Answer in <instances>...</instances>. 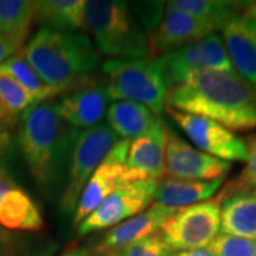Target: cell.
Instances as JSON below:
<instances>
[{
    "mask_svg": "<svg viewBox=\"0 0 256 256\" xmlns=\"http://www.w3.org/2000/svg\"><path fill=\"white\" fill-rule=\"evenodd\" d=\"M22 43H18L16 40H12L9 37L0 36V64L4 63L8 58L18 54L22 50Z\"/></svg>",
    "mask_w": 256,
    "mask_h": 256,
    "instance_id": "obj_31",
    "label": "cell"
},
{
    "mask_svg": "<svg viewBox=\"0 0 256 256\" xmlns=\"http://www.w3.org/2000/svg\"><path fill=\"white\" fill-rule=\"evenodd\" d=\"M165 111L202 152L226 162H244L248 160L245 141L218 122L205 117L174 110L171 107H166Z\"/></svg>",
    "mask_w": 256,
    "mask_h": 256,
    "instance_id": "obj_10",
    "label": "cell"
},
{
    "mask_svg": "<svg viewBox=\"0 0 256 256\" xmlns=\"http://www.w3.org/2000/svg\"><path fill=\"white\" fill-rule=\"evenodd\" d=\"M216 30L220 28L208 22L190 16L166 4L160 26L148 36L150 58H158L170 52L201 42Z\"/></svg>",
    "mask_w": 256,
    "mask_h": 256,
    "instance_id": "obj_15",
    "label": "cell"
},
{
    "mask_svg": "<svg viewBox=\"0 0 256 256\" xmlns=\"http://www.w3.org/2000/svg\"><path fill=\"white\" fill-rule=\"evenodd\" d=\"M106 116L108 127L121 140H132L141 136L156 118L146 106L134 101H114Z\"/></svg>",
    "mask_w": 256,
    "mask_h": 256,
    "instance_id": "obj_22",
    "label": "cell"
},
{
    "mask_svg": "<svg viewBox=\"0 0 256 256\" xmlns=\"http://www.w3.org/2000/svg\"><path fill=\"white\" fill-rule=\"evenodd\" d=\"M245 144L248 148L246 166L235 180L229 181L224 188H220V194L215 198L220 204L230 196L256 195V134L248 137Z\"/></svg>",
    "mask_w": 256,
    "mask_h": 256,
    "instance_id": "obj_26",
    "label": "cell"
},
{
    "mask_svg": "<svg viewBox=\"0 0 256 256\" xmlns=\"http://www.w3.org/2000/svg\"><path fill=\"white\" fill-rule=\"evenodd\" d=\"M118 140L107 122H101L88 130H77L66 176L67 184L60 204L66 215L74 214L90 176Z\"/></svg>",
    "mask_w": 256,
    "mask_h": 256,
    "instance_id": "obj_6",
    "label": "cell"
},
{
    "mask_svg": "<svg viewBox=\"0 0 256 256\" xmlns=\"http://www.w3.org/2000/svg\"><path fill=\"white\" fill-rule=\"evenodd\" d=\"M170 246L165 244V240L161 238L160 232L148 236L146 239H141L136 244H131L127 246L116 249L110 254H106V256H174Z\"/></svg>",
    "mask_w": 256,
    "mask_h": 256,
    "instance_id": "obj_28",
    "label": "cell"
},
{
    "mask_svg": "<svg viewBox=\"0 0 256 256\" xmlns=\"http://www.w3.org/2000/svg\"><path fill=\"white\" fill-rule=\"evenodd\" d=\"M2 239H3V232L0 230V240H2Z\"/></svg>",
    "mask_w": 256,
    "mask_h": 256,
    "instance_id": "obj_38",
    "label": "cell"
},
{
    "mask_svg": "<svg viewBox=\"0 0 256 256\" xmlns=\"http://www.w3.org/2000/svg\"><path fill=\"white\" fill-rule=\"evenodd\" d=\"M130 140H118L110 152L106 156L97 170L92 172L87 185L84 186L77 208L73 214V225L78 226L87 216L106 201L120 186L126 185L124 171L127 161Z\"/></svg>",
    "mask_w": 256,
    "mask_h": 256,
    "instance_id": "obj_12",
    "label": "cell"
},
{
    "mask_svg": "<svg viewBox=\"0 0 256 256\" xmlns=\"http://www.w3.org/2000/svg\"><path fill=\"white\" fill-rule=\"evenodd\" d=\"M174 256H214L208 248H202V249H192V250H181V252H175Z\"/></svg>",
    "mask_w": 256,
    "mask_h": 256,
    "instance_id": "obj_34",
    "label": "cell"
},
{
    "mask_svg": "<svg viewBox=\"0 0 256 256\" xmlns=\"http://www.w3.org/2000/svg\"><path fill=\"white\" fill-rule=\"evenodd\" d=\"M60 96L56 101L60 117L78 131L101 124L108 110L107 87L92 74L80 78Z\"/></svg>",
    "mask_w": 256,
    "mask_h": 256,
    "instance_id": "obj_11",
    "label": "cell"
},
{
    "mask_svg": "<svg viewBox=\"0 0 256 256\" xmlns=\"http://www.w3.org/2000/svg\"><path fill=\"white\" fill-rule=\"evenodd\" d=\"M220 230L256 240V195H238L220 202Z\"/></svg>",
    "mask_w": 256,
    "mask_h": 256,
    "instance_id": "obj_20",
    "label": "cell"
},
{
    "mask_svg": "<svg viewBox=\"0 0 256 256\" xmlns=\"http://www.w3.org/2000/svg\"><path fill=\"white\" fill-rule=\"evenodd\" d=\"M62 256H92L87 248H70Z\"/></svg>",
    "mask_w": 256,
    "mask_h": 256,
    "instance_id": "obj_36",
    "label": "cell"
},
{
    "mask_svg": "<svg viewBox=\"0 0 256 256\" xmlns=\"http://www.w3.org/2000/svg\"><path fill=\"white\" fill-rule=\"evenodd\" d=\"M0 72L13 77L34 98L36 102L50 101L57 96H60L54 88L48 87L42 82V78L37 76L36 72L32 68V66L24 58V54L22 50L18 54L8 58L4 63L0 64Z\"/></svg>",
    "mask_w": 256,
    "mask_h": 256,
    "instance_id": "obj_25",
    "label": "cell"
},
{
    "mask_svg": "<svg viewBox=\"0 0 256 256\" xmlns=\"http://www.w3.org/2000/svg\"><path fill=\"white\" fill-rule=\"evenodd\" d=\"M34 23V2L0 0V36L24 43Z\"/></svg>",
    "mask_w": 256,
    "mask_h": 256,
    "instance_id": "obj_23",
    "label": "cell"
},
{
    "mask_svg": "<svg viewBox=\"0 0 256 256\" xmlns=\"http://www.w3.org/2000/svg\"><path fill=\"white\" fill-rule=\"evenodd\" d=\"M22 52L42 82L58 94L94 73L100 64V53L82 32L40 28Z\"/></svg>",
    "mask_w": 256,
    "mask_h": 256,
    "instance_id": "obj_3",
    "label": "cell"
},
{
    "mask_svg": "<svg viewBox=\"0 0 256 256\" xmlns=\"http://www.w3.org/2000/svg\"><path fill=\"white\" fill-rule=\"evenodd\" d=\"M230 166V162L195 150L168 128L165 146V175L168 178L214 181L225 178Z\"/></svg>",
    "mask_w": 256,
    "mask_h": 256,
    "instance_id": "obj_14",
    "label": "cell"
},
{
    "mask_svg": "<svg viewBox=\"0 0 256 256\" xmlns=\"http://www.w3.org/2000/svg\"><path fill=\"white\" fill-rule=\"evenodd\" d=\"M220 204L210 201L176 208L160 229V235L172 252L208 248L220 235Z\"/></svg>",
    "mask_w": 256,
    "mask_h": 256,
    "instance_id": "obj_7",
    "label": "cell"
},
{
    "mask_svg": "<svg viewBox=\"0 0 256 256\" xmlns=\"http://www.w3.org/2000/svg\"><path fill=\"white\" fill-rule=\"evenodd\" d=\"M84 28L111 58H148V38L131 6L118 0L84 2Z\"/></svg>",
    "mask_w": 256,
    "mask_h": 256,
    "instance_id": "obj_4",
    "label": "cell"
},
{
    "mask_svg": "<svg viewBox=\"0 0 256 256\" xmlns=\"http://www.w3.org/2000/svg\"><path fill=\"white\" fill-rule=\"evenodd\" d=\"M34 22L42 28L78 32L84 28V0L34 2Z\"/></svg>",
    "mask_w": 256,
    "mask_h": 256,
    "instance_id": "obj_21",
    "label": "cell"
},
{
    "mask_svg": "<svg viewBox=\"0 0 256 256\" xmlns=\"http://www.w3.org/2000/svg\"><path fill=\"white\" fill-rule=\"evenodd\" d=\"M175 210L176 208H170L154 202L150 208L138 214L137 216H132L110 229L94 249L96 255L110 254L116 249L136 244L141 239L160 232L165 222L174 215Z\"/></svg>",
    "mask_w": 256,
    "mask_h": 256,
    "instance_id": "obj_17",
    "label": "cell"
},
{
    "mask_svg": "<svg viewBox=\"0 0 256 256\" xmlns=\"http://www.w3.org/2000/svg\"><path fill=\"white\" fill-rule=\"evenodd\" d=\"M92 256H106V255H92Z\"/></svg>",
    "mask_w": 256,
    "mask_h": 256,
    "instance_id": "obj_39",
    "label": "cell"
},
{
    "mask_svg": "<svg viewBox=\"0 0 256 256\" xmlns=\"http://www.w3.org/2000/svg\"><path fill=\"white\" fill-rule=\"evenodd\" d=\"M10 146H12V137L8 131H0V166L4 165L6 156L9 154Z\"/></svg>",
    "mask_w": 256,
    "mask_h": 256,
    "instance_id": "obj_33",
    "label": "cell"
},
{
    "mask_svg": "<svg viewBox=\"0 0 256 256\" xmlns=\"http://www.w3.org/2000/svg\"><path fill=\"white\" fill-rule=\"evenodd\" d=\"M12 118H13V117H10L9 114H8V111L4 110V108L0 106V131H4V130H2V128H3V126H4V124L10 122V121H12Z\"/></svg>",
    "mask_w": 256,
    "mask_h": 256,
    "instance_id": "obj_37",
    "label": "cell"
},
{
    "mask_svg": "<svg viewBox=\"0 0 256 256\" xmlns=\"http://www.w3.org/2000/svg\"><path fill=\"white\" fill-rule=\"evenodd\" d=\"M134 16L137 18L138 24L144 30V33L148 36L156 30L165 14L164 2H140L130 4Z\"/></svg>",
    "mask_w": 256,
    "mask_h": 256,
    "instance_id": "obj_30",
    "label": "cell"
},
{
    "mask_svg": "<svg viewBox=\"0 0 256 256\" xmlns=\"http://www.w3.org/2000/svg\"><path fill=\"white\" fill-rule=\"evenodd\" d=\"M110 100L134 101L156 117L166 108V86L158 58H110L101 66Z\"/></svg>",
    "mask_w": 256,
    "mask_h": 256,
    "instance_id": "obj_5",
    "label": "cell"
},
{
    "mask_svg": "<svg viewBox=\"0 0 256 256\" xmlns=\"http://www.w3.org/2000/svg\"><path fill=\"white\" fill-rule=\"evenodd\" d=\"M33 104L34 98L9 74L0 72V106L8 111L10 117H16L18 112H24Z\"/></svg>",
    "mask_w": 256,
    "mask_h": 256,
    "instance_id": "obj_27",
    "label": "cell"
},
{
    "mask_svg": "<svg viewBox=\"0 0 256 256\" xmlns=\"http://www.w3.org/2000/svg\"><path fill=\"white\" fill-rule=\"evenodd\" d=\"M166 107L210 118L229 131L256 128V90L236 73L195 74L166 90Z\"/></svg>",
    "mask_w": 256,
    "mask_h": 256,
    "instance_id": "obj_1",
    "label": "cell"
},
{
    "mask_svg": "<svg viewBox=\"0 0 256 256\" xmlns=\"http://www.w3.org/2000/svg\"><path fill=\"white\" fill-rule=\"evenodd\" d=\"M224 178L214 181H192L165 178L158 182L156 202L170 208H184L210 200L220 190Z\"/></svg>",
    "mask_w": 256,
    "mask_h": 256,
    "instance_id": "obj_19",
    "label": "cell"
},
{
    "mask_svg": "<svg viewBox=\"0 0 256 256\" xmlns=\"http://www.w3.org/2000/svg\"><path fill=\"white\" fill-rule=\"evenodd\" d=\"M76 132L60 117L54 100L36 102L22 114L18 146L37 185L53 188L67 176Z\"/></svg>",
    "mask_w": 256,
    "mask_h": 256,
    "instance_id": "obj_2",
    "label": "cell"
},
{
    "mask_svg": "<svg viewBox=\"0 0 256 256\" xmlns=\"http://www.w3.org/2000/svg\"><path fill=\"white\" fill-rule=\"evenodd\" d=\"M168 127L156 117L141 136L130 140L124 181H161L165 175V146Z\"/></svg>",
    "mask_w": 256,
    "mask_h": 256,
    "instance_id": "obj_13",
    "label": "cell"
},
{
    "mask_svg": "<svg viewBox=\"0 0 256 256\" xmlns=\"http://www.w3.org/2000/svg\"><path fill=\"white\" fill-rule=\"evenodd\" d=\"M242 14L246 18H252L256 23V2H246L242 3Z\"/></svg>",
    "mask_w": 256,
    "mask_h": 256,
    "instance_id": "obj_35",
    "label": "cell"
},
{
    "mask_svg": "<svg viewBox=\"0 0 256 256\" xmlns=\"http://www.w3.org/2000/svg\"><path fill=\"white\" fill-rule=\"evenodd\" d=\"M0 225L12 230L38 232L44 226V220L34 200L16 185L0 202Z\"/></svg>",
    "mask_w": 256,
    "mask_h": 256,
    "instance_id": "obj_18",
    "label": "cell"
},
{
    "mask_svg": "<svg viewBox=\"0 0 256 256\" xmlns=\"http://www.w3.org/2000/svg\"><path fill=\"white\" fill-rule=\"evenodd\" d=\"M160 181H136L120 186L78 225V235L117 226L150 208L156 200Z\"/></svg>",
    "mask_w": 256,
    "mask_h": 256,
    "instance_id": "obj_9",
    "label": "cell"
},
{
    "mask_svg": "<svg viewBox=\"0 0 256 256\" xmlns=\"http://www.w3.org/2000/svg\"><path fill=\"white\" fill-rule=\"evenodd\" d=\"M166 4L190 16L208 22L220 30L226 24L229 18L238 13L239 9H242V6H239L240 3L220 0H172Z\"/></svg>",
    "mask_w": 256,
    "mask_h": 256,
    "instance_id": "obj_24",
    "label": "cell"
},
{
    "mask_svg": "<svg viewBox=\"0 0 256 256\" xmlns=\"http://www.w3.org/2000/svg\"><path fill=\"white\" fill-rule=\"evenodd\" d=\"M220 30L235 73L256 90V23L236 13Z\"/></svg>",
    "mask_w": 256,
    "mask_h": 256,
    "instance_id": "obj_16",
    "label": "cell"
},
{
    "mask_svg": "<svg viewBox=\"0 0 256 256\" xmlns=\"http://www.w3.org/2000/svg\"><path fill=\"white\" fill-rule=\"evenodd\" d=\"M208 249L214 256H256V240L220 234Z\"/></svg>",
    "mask_w": 256,
    "mask_h": 256,
    "instance_id": "obj_29",
    "label": "cell"
},
{
    "mask_svg": "<svg viewBox=\"0 0 256 256\" xmlns=\"http://www.w3.org/2000/svg\"><path fill=\"white\" fill-rule=\"evenodd\" d=\"M166 90L180 86L195 74L205 72L235 73L224 40L214 33L194 44L158 57Z\"/></svg>",
    "mask_w": 256,
    "mask_h": 256,
    "instance_id": "obj_8",
    "label": "cell"
},
{
    "mask_svg": "<svg viewBox=\"0 0 256 256\" xmlns=\"http://www.w3.org/2000/svg\"><path fill=\"white\" fill-rule=\"evenodd\" d=\"M18 184L13 180V176L9 174V171L6 170L4 165L0 166V202L3 200V196L10 191L13 186H16Z\"/></svg>",
    "mask_w": 256,
    "mask_h": 256,
    "instance_id": "obj_32",
    "label": "cell"
}]
</instances>
